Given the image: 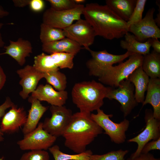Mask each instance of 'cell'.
I'll use <instances>...</instances> for the list:
<instances>
[{
  "label": "cell",
  "mask_w": 160,
  "mask_h": 160,
  "mask_svg": "<svg viewBox=\"0 0 160 160\" xmlns=\"http://www.w3.org/2000/svg\"><path fill=\"white\" fill-rule=\"evenodd\" d=\"M11 108L2 117L0 129L3 133L17 132L26 121L27 115L23 107L18 108L14 104Z\"/></svg>",
  "instance_id": "cell-15"
},
{
  "label": "cell",
  "mask_w": 160,
  "mask_h": 160,
  "mask_svg": "<svg viewBox=\"0 0 160 160\" xmlns=\"http://www.w3.org/2000/svg\"><path fill=\"white\" fill-rule=\"evenodd\" d=\"M155 11L154 7L149 9L141 21L129 27L128 32L132 33L138 41L143 42L150 39L160 38V29L153 17Z\"/></svg>",
  "instance_id": "cell-12"
},
{
  "label": "cell",
  "mask_w": 160,
  "mask_h": 160,
  "mask_svg": "<svg viewBox=\"0 0 160 160\" xmlns=\"http://www.w3.org/2000/svg\"><path fill=\"white\" fill-rule=\"evenodd\" d=\"M65 37L78 43L87 50L93 44L96 36L90 24L81 19L63 30Z\"/></svg>",
  "instance_id": "cell-13"
},
{
  "label": "cell",
  "mask_w": 160,
  "mask_h": 160,
  "mask_svg": "<svg viewBox=\"0 0 160 160\" xmlns=\"http://www.w3.org/2000/svg\"><path fill=\"white\" fill-rule=\"evenodd\" d=\"M92 58L86 63L89 75L98 77L108 67L114 64L120 63L131 55L135 54L127 51L124 54L115 55L108 52L106 50L96 51L89 48L88 50Z\"/></svg>",
  "instance_id": "cell-6"
},
{
  "label": "cell",
  "mask_w": 160,
  "mask_h": 160,
  "mask_svg": "<svg viewBox=\"0 0 160 160\" xmlns=\"http://www.w3.org/2000/svg\"><path fill=\"white\" fill-rule=\"evenodd\" d=\"M160 150V138L157 140H152L147 143L143 147L141 153H147L153 150Z\"/></svg>",
  "instance_id": "cell-35"
},
{
  "label": "cell",
  "mask_w": 160,
  "mask_h": 160,
  "mask_svg": "<svg viewBox=\"0 0 160 160\" xmlns=\"http://www.w3.org/2000/svg\"><path fill=\"white\" fill-rule=\"evenodd\" d=\"M44 78L49 84L52 85L57 91L65 90L66 87V77L59 70L45 73Z\"/></svg>",
  "instance_id": "cell-28"
},
{
  "label": "cell",
  "mask_w": 160,
  "mask_h": 160,
  "mask_svg": "<svg viewBox=\"0 0 160 160\" xmlns=\"http://www.w3.org/2000/svg\"><path fill=\"white\" fill-rule=\"evenodd\" d=\"M91 113L78 112L72 114L62 136L65 146L76 154L85 151L103 129L91 118Z\"/></svg>",
  "instance_id": "cell-2"
},
{
  "label": "cell",
  "mask_w": 160,
  "mask_h": 160,
  "mask_svg": "<svg viewBox=\"0 0 160 160\" xmlns=\"http://www.w3.org/2000/svg\"><path fill=\"white\" fill-rule=\"evenodd\" d=\"M134 90L133 84L128 79H125L115 89L109 87L105 98L119 102L121 104L120 110L125 117L138 104L135 98Z\"/></svg>",
  "instance_id": "cell-9"
},
{
  "label": "cell",
  "mask_w": 160,
  "mask_h": 160,
  "mask_svg": "<svg viewBox=\"0 0 160 160\" xmlns=\"http://www.w3.org/2000/svg\"><path fill=\"white\" fill-rule=\"evenodd\" d=\"M74 1L78 4H81L84 2L85 1L84 0H74Z\"/></svg>",
  "instance_id": "cell-44"
},
{
  "label": "cell",
  "mask_w": 160,
  "mask_h": 160,
  "mask_svg": "<svg viewBox=\"0 0 160 160\" xmlns=\"http://www.w3.org/2000/svg\"><path fill=\"white\" fill-rule=\"evenodd\" d=\"M57 138L44 130L43 123L41 122L35 129L24 135L23 138L18 141L17 144L23 151H46L52 146Z\"/></svg>",
  "instance_id": "cell-8"
},
{
  "label": "cell",
  "mask_w": 160,
  "mask_h": 160,
  "mask_svg": "<svg viewBox=\"0 0 160 160\" xmlns=\"http://www.w3.org/2000/svg\"><path fill=\"white\" fill-rule=\"evenodd\" d=\"M84 7V5L80 4L73 9L60 11L56 10L50 7L44 12L42 23L63 30L72 24L74 21L81 19Z\"/></svg>",
  "instance_id": "cell-7"
},
{
  "label": "cell",
  "mask_w": 160,
  "mask_h": 160,
  "mask_svg": "<svg viewBox=\"0 0 160 160\" xmlns=\"http://www.w3.org/2000/svg\"><path fill=\"white\" fill-rule=\"evenodd\" d=\"M128 152L127 150L120 149L102 155L92 154L88 160H124L125 156Z\"/></svg>",
  "instance_id": "cell-30"
},
{
  "label": "cell",
  "mask_w": 160,
  "mask_h": 160,
  "mask_svg": "<svg viewBox=\"0 0 160 160\" xmlns=\"http://www.w3.org/2000/svg\"><path fill=\"white\" fill-rule=\"evenodd\" d=\"M145 121L146 124L144 129L137 136L128 140V143L135 142L137 145L135 151L130 158H134L139 155L144 145L151 140L160 138V121L155 118L151 109H146L145 111Z\"/></svg>",
  "instance_id": "cell-10"
},
{
  "label": "cell",
  "mask_w": 160,
  "mask_h": 160,
  "mask_svg": "<svg viewBox=\"0 0 160 160\" xmlns=\"http://www.w3.org/2000/svg\"><path fill=\"white\" fill-rule=\"evenodd\" d=\"M52 9L57 11L68 10L76 7L77 4L74 0H47Z\"/></svg>",
  "instance_id": "cell-32"
},
{
  "label": "cell",
  "mask_w": 160,
  "mask_h": 160,
  "mask_svg": "<svg viewBox=\"0 0 160 160\" xmlns=\"http://www.w3.org/2000/svg\"><path fill=\"white\" fill-rule=\"evenodd\" d=\"M51 114L43 123V128L52 135L57 137L62 136L72 117L71 111L63 105H51L49 108Z\"/></svg>",
  "instance_id": "cell-11"
},
{
  "label": "cell",
  "mask_w": 160,
  "mask_h": 160,
  "mask_svg": "<svg viewBox=\"0 0 160 160\" xmlns=\"http://www.w3.org/2000/svg\"><path fill=\"white\" fill-rule=\"evenodd\" d=\"M159 12L156 15V17L154 19V20L157 25L159 27H160V9L159 10Z\"/></svg>",
  "instance_id": "cell-42"
},
{
  "label": "cell",
  "mask_w": 160,
  "mask_h": 160,
  "mask_svg": "<svg viewBox=\"0 0 160 160\" xmlns=\"http://www.w3.org/2000/svg\"><path fill=\"white\" fill-rule=\"evenodd\" d=\"M31 0H13V2L15 7H23L29 5Z\"/></svg>",
  "instance_id": "cell-39"
},
{
  "label": "cell",
  "mask_w": 160,
  "mask_h": 160,
  "mask_svg": "<svg viewBox=\"0 0 160 160\" xmlns=\"http://www.w3.org/2000/svg\"><path fill=\"white\" fill-rule=\"evenodd\" d=\"M14 104L9 97H6L4 102L0 105V119L1 117H2L5 114L6 110L8 108H11ZM3 135V133L0 129V142L3 141L4 140Z\"/></svg>",
  "instance_id": "cell-34"
},
{
  "label": "cell",
  "mask_w": 160,
  "mask_h": 160,
  "mask_svg": "<svg viewBox=\"0 0 160 160\" xmlns=\"http://www.w3.org/2000/svg\"><path fill=\"white\" fill-rule=\"evenodd\" d=\"M55 65L59 68L72 69L73 67V59L76 55L66 52H56L50 55Z\"/></svg>",
  "instance_id": "cell-29"
},
{
  "label": "cell",
  "mask_w": 160,
  "mask_h": 160,
  "mask_svg": "<svg viewBox=\"0 0 160 160\" xmlns=\"http://www.w3.org/2000/svg\"><path fill=\"white\" fill-rule=\"evenodd\" d=\"M29 5L32 10L36 12L42 11L44 7V2L42 0H31Z\"/></svg>",
  "instance_id": "cell-36"
},
{
  "label": "cell",
  "mask_w": 160,
  "mask_h": 160,
  "mask_svg": "<svg viewBox=\"0 0 160 160\" xmlns=\"http://www.w3.org/2000/svg\"><path fill=\"white\" fill-rule=\"evenodd\" d=\"M143 55L134 54L128 59L116 66H112L103 71L98 77L101 83L116 88L120 82L127 79L129 75L137 68L141 66Z\"/></svg>",
  "instance_id": "cell-4"
},
{
  "label": "cell",
  "mask_w": 160,
  "mask_h": 160,
  "mask_svg": "<svg viewBox=\"0 0 160 160\" xmlns=\"http://www.w3.org/2000/svg\"><path fill=\"white\" fill-rule=\"evenodd\" d=\"M55 160H88L93 154L90 150H87L82 153L75 154H69L62 152L57 145L51 146L48 149Z\"/></svg>",
  "instance_id": "cell-26"
},
{
  "label": "cell",
  "mask_w": 160,
  "mask_h": 160,
  "mask_svg": "<svg viewBox=\"0 0 160 160\" xmlns=\"http://www.w3.org/2000/svg\"><path fill=\"white\" fill-rule=\"evenodd\" d=\"M151 47L155 52L160 53V41L158 39L153 38L150 39Z\"/></svg>",
  "instance_id": "cell-38"
},
{
  "label": "cell",
  "mask_w": 160,
  "mask_h": 160,
  "mask_svg": "<svg viewBox=\"0 0 160 160\" xmlns=\"http://www.w3.org/2000/svg\"><path fill=\"white\" fill-rule=\"evenodd\" d=\"M9 14V13L8 12L4 10L3 8L0 6V18L7 16Z\"/></svg>",
  "instance_id": "cell-41"
},
{
  "label": "cell",
  "mask_w": 160,
  "mask_h": 160,
  "mask_svg": "<svg viewBox=\"0 0 160 160\" xmlns=\"http://www.w3.org/2000/svg\"><path fill=\"white\" fill-rule=\"evenodd\" d=\"M142 107L149 104L153 108L154 117L160 121V79L150 78Z\"/></svg>",
  "instance_id": "cell-21"
},
{
  "label": "cell",
  "mask_w": 160,
  "mask_h": 160,
  "mask_svg": "<svg viewBox=\"0 0 160 160\" xmlns=\"http://www.w3.org/2000/svg\"><path fill=\"white\" fill-rule=\"evenodd\" d=\"M82 48L78 43L66 37L42 45V50L50 55L56 52H66L76 55Z\"/></svg>",
  "instance_id": "cell-19"
},
{
  "label": "cell",
  "mask_w": 160,
  "mask_h": 160,
  "mask_svg": "<svg viewBox=\"0 0 160 160\" xmlns=\"http://www.w3.org/2000/svg\"><path fill=\"white\" fill-rule=\"evenodd\" d=\"M32 97L40 101H45L51 105L61 106L66 103L68 98L67 91L55 90L50 84L39 85L31 93Z\"/></svg>",
  "instance_id": "cell-16"
},
{
  "label": "cell",
  "mask_w": 160,
  "mask_h": 160,
  "mask_svg": "<svg viewBox=\"0 0 160 160\" xmlns=\"http://www.w3.org/2000/svg\"><path fill=\"white\" fill-rule=\"evenodd\" d=\"M124 39L120 41L122 49L133 53L144 55L150 53L151 47L150 39L142 42L138 41L134 35L127 32L124 36Z\"/></svg>",
  "instance_id": "cell-22"
},
{
  "label": "cell",
  "mask_w": 160,
  "mask_h": 160,
  "mask_svg": "<svg viewBox=\"0 0 160 160\" xmlns=\"http://www.w3.org/2000/svg\"><path fill=\"white\" fill-rule=\"evenodd\" d=\"M63 30L42 23L40 25V39L42 44L57 41L65 38Z\"/></svg>",
  "instance_id": "cell-25"
},
{
  "label": "cell",
  "mask_w": 160,
  "mask_h": 160,
  "mask_svg": "<svg viewBox=\"0 0 160 160\" xmlns=\"http://www.w3.org/2000/svg\"><path fill=\"white\" fill-rule=\"evenodd\" d=\"M33 66L38 71L44 73L59 70L54 63L50 55L44 53L34 57Z\"/></svg>",
  "instance_id": "cell-27"
},
{
  "label": "cell",
  "mask_w": 160,
  "mask_h": 160,
  "mask_svg": "<svg viewBox=\"0 0 160 160\" xmlns=\"http://www.w3.org/2000/svg\"><path fill=\"white\" fill-rule=\"evenodd\" d=\"M142 69L151 79L160 78V53L153 50L143 55Z\"/></svg>",
  "instance_id": "cell-24"
},
{
  "label": "cell",
  "mask_w": 160,
  "mask_h": 160,
  "mask_svg": "<svg viewBox=\"0 0 160 160\" xmlns=\"http://www.w3.org/2000/svg\"><path fill=\"white\" fill-rule=\"evenodd\" d=\"M3 24L2 23H0V30L2 28L3 25ZM4 42L1 36V35L0 32V47H4Z\"/></svg>",
  "instance_id": "cell-43"
},
{
  "label": "cell",
  "mask_w": 160,
  "mask_h": 160,
  "mask_svg": "<svg viewBox=\"0 0 160 160\" xmlns=\"http://www.w3.org/2000/svg\"><path fill=\"white\" fill-rule=\"evenodd\" d=\"M48 152L44 150H31L23 153L20 160H49Z\"/></svg>",
  "instance_id": "cell-33"
},
{
  "label": "cell",
  "mask_w": 160,
  "mask_h": 160,
  "mask_svg": "<svg viewBox=\"0 0 160 160\" xmlns=\"http://www.w3.org/2000/svg\"><path fill=\"white\" fill-rule=\"evenodd\" d=\"M127 160H160V158H155L151 153H141L138 156L133 158H129Z\"/></svg>",
  "instance_id": "cell-37"
},
{
  "label": "cell",
  "mask_w": 160,
  "mask_h": 160,
  "mask_svg": "<svg viewBox=\"0 0 160 160\" xmlns=\"http://www.w3.org/2000/svg\"><path fill=\"white\" fill-rule=\"evenodd\" d=\"M17 73L21 78L19 84L22 88L19 94L23 99H26L29 97V94L36 89L39 81L44 78V73L28 65L17 70Z\"/></svg>",
  "instance_id": "cell-14"
},
{
  "label": "cell",
  "mask_w": 160,
  "mask_h": 160,
  "mask_svg": "<svg viewBox=\"0 0 160 160\" xmlns=\"http://www.w3.org/2000/svg\"><path fill=\"white\" fill-rule=\"evenodd\" d=\"M83 15L93 28L96 36L111 40L122 38L128 32L127 22L106 5L87 4L84 6Z\"/></svg>",
  "instance_id": "cell-1"
},
{
  "label": "cell",
  "mask_w": 160,
  "mask_h": 160,
  "mask_svg": "<svg viewBox=\"0 0 160 160\" xmlns=\"http://www.w3.org/2000/svg\"><path fill=\"white\" fill-rule=\"evenodd\" d=\"M137 0H107L106 5L122 19L127 22L135 6Z\"/></svg>",
  "instance_id": "cell-23"
},
{
  "label": "cell",
  "mask_w": 160,
  "mask_h": 160,
  "mask_svg": "<svg viewBox=\"0 0 160 160\" xmlns=\"http://www.w3.org/2000/svg\"><path fill=\"white\" fill-rule=\"evenodd\" d=\"M109 87L93 80L77 83L71 92L73 102L81 113H91L100 109L104 104Z\"/></svg>",
  "instance_id": "cell-3"
},
{
  "label": "cell",
  "mask_w": 160,
  "mask_h": 160,
  "mask_svg": "<svg viewBox=\"0 0 160 160\" xmlns=\"http://www.w3.org/2000/svg\"><path fill=\"white\" fill-rule=\"evenodd\" d=\"M9 44L4 46L5 52L0 55L7 54L14 59L20 66L25 63L26 58L32 53L31 43L28 40L19 38L16 41L9 40Z\"/></svg>",
  "instance_id": "cell-17"
},
{
  "label": "cell",
  "mask_w": 160,
  "mask_h": 160,
  "mask_svg": "<svg viewBox=\"0 0 160 160\" xmlns=\"http://www.w3.org/2000/svg\"><path fill=\"white\" fill-rule=\"evenodd\" d=\"M97 111L96 114H91V118L105 131V134L116 144L124 142L126 139V132L129 125V121L125 118L119 123H115L110 119L112 114H106L100 109Z\"/></svg>",
  "instance_id": "cell-5"
},
{
  "label": "cell",
  "mask_w": 160,
  "mask_h": 160,
  "mask_svg": "<svg viewBox=\"0 0 160 160\" xmlns=\"http://www.w3.org/2000/svg\"><path fill=\"white\" fill-rule=\"evenodd\" d=\"M147 1L146 0H137L132 15L127 22L128 28L131 25L138 23L142 19L143 14Z\"/></svg>",
  "instance_id": "cell-31"
},
{
  "label": "cell",
  "mask_w": 160,
  "mask_h": 160,
  "mask_svg": "<svg viewBox=\"0 0 160 160\" xmlns=\"http://www.w3.org/2000/svg\"><path fill=\"white\" fill-rule=\"evenodd\" d=\"M31 104L26 123L22 129L24 135H26L35 129L43 114L47 110L48 107L43 105L40 101L31 96L28 99Z\"/></svg>",
  "instance_id": "cell-18"
},
{
  "label": "cell",
  "mask_w": 160,
  "mask_h": 160,
  "mask_svg": "<svg viewBox=\"0 0 160 160\" xmlns=\"http://www.w3.org/2000/svg\"><path fill=\"white\" fill-rule=\"evenodd\" d=\"M128 79L134 86L135 97L136 102L138 103H143L145 98V94L147 90L149 77L140 66L129 75Z\"/></svg>",
  "instance_id": "cell-20"
},
{
  "label": "cell",
  "mask_w": 160,
  "mask_h": 160,
  "mask_svg": "<svg viewBox=\"0 0 160 160\" xmlns=\"http://www.w3.org/2000/svg\"><path fill=\"white\" fill-rule=\"evenodd\" d=\"M0 160H4V157H2L1 158H0Z\"/></svg>",
  "instance_id": "cell-45"
},
{
  "label": "cell",
  "mask_w": 160,
  "mask_h": 160,
  "mask_svg": "<svg viewBox=\"0 0 160 160\" xmlns=\"http://www.w3.org/2000/svg\"><path fill=\"white\" fill-rule=\"evenodd\" d=\"M6 80V75L3 68L0 65V90L4 87Z\"/></svg>",
  "instance_id": "cell-40"
}]
</instances>
